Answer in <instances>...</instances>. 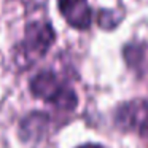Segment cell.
I'll return each instance as SVG.
<instances>
[{
	"instance_id": "obj_6",
	"label": "cell",
	"mask_w": 148,
	"mask_h": 148,
	"mask_svg": "<svg viewBox=\"0 0 148 148\" xmlns=\"http://www.w3.org/2000/svg\"><path fill=\"white\" fill-rule=\"evenodd\" d=\"M145 51H147V46L143 43H127L124 46L123 56H124V61L131 70L140 72L145 59Z\"/></svg>"
},
{
	"instance_id": "obj_3",
	"label": "cell",
	"mask_w": 148,
	"mask_h": 148,
	"mask_svg": "<svg viewBox=\"0 0 148 148\" xmlns=\"http://www.w3.org/2000/svg\"><path fill=\"white\" fill-rule=\"evenodd\" d=\"M113 123L123 132L138 134L148 147V100L134 99L119 103L113 112Z\"/></svg>"
},
{
	"instance_id": "obj_8",
	"label": "cell",
	"mask_w": 148,
	"mask_h": 148,
	"mask_svg": "<svg viewBox=\"0 0 148 148\" xmlns=\"http://www.w3.org/2000/svg\"><path fill=\"white\" fill-rule=\"evenodd\" d=\"M77 148H107V147H103L100 143H84V145H80Z\"/></svg>"
},
{
	"instance_id": "obj_2",
	"label": "cell",
	"mask_w": 148,
	"mask_h": 148,
	"mask_svg": "<svg viewBox=\"0 0 148 148\" xmlns=\"http://www.w3.org/2000/svg\"><path fill=\"white\" fill-rule=\"evenodd\" d=\"M29 89L34 97L42 99L61 112H73L78 107L75 89L53 70H42L34 75L29 81Z\"/></svg>"
},
{
	"instance_id": "obj_4",
	"label": "cell",
	"mask_w": 148,
	"mask_h": 148,
	"mask_svg": "<svg viewBox=\"0 0 148 148\" xmlns=\"http://www.w3.org/2000/svg\"><path fill=\"white\" fill-rule=\"evenodd\" d=\"M58 10L72 29L88 30L92 24V11L88 0H58Z\"/></svg>"
},
{
	"instance_id": "obj_7",
	"label": "cell",
	"mask_w": 148,
	"mask_h": 148,
	"mask_svg": "<svg viewBox=\"0 0 148 148\" xmlns=\"http://www.w3.org/2000/svg\"><path fill=\"white\" fill-rule=\"evenodd\" d=\"M121 18L118 16V11H112V10H100L99 16H97V24L105 30H112L121 23Z\"/></svg>"
},
{
	"instance_id": "obj_1",
	"label": "cell",
	"mask_w": 148,
	"mask_h": 148,
	"mask_svg": "<svg viewBox=\"0 0 148 148\" xmlns=\"http://www.w3.org/2000/svg\"><path fill=\"white\" fill-rule=\"evenodd\" d=\"M56 42V30L49 21L35 19L26 23L24 37L16 45L14 64L21 69L32 67L35 62L43 59Z\"/></svg>"
},
{
	"instance_id": "obj_5",
	"label": "cell",
	"mask_w": 148,
	"mask_h": 148,
	"mask_svg": "<svg viewBox=\"0 0 148 148\" xmlns=\"http://www.w3.org/2000/svg\"><path fill=\"white\" fill-rule=\"evenodd\" d=\"M49 119L48 113L45 112H30L29 115H26L19 123L18 127V135L23 142L29 143V142H40L46 135L49 127Z\"/></svg>"
}]
</instances>
